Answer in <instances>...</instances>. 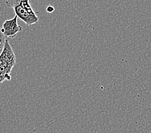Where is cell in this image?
Instances as JSON below:
<instances>
[{
	"label": "cell",
	"mask_w": 151,
	"mask_h": 133,
	"mask_svg": "<svg viewBox=\"0 0 151 133\" xmlns=\"http://www.w3.org/2000/svg\"><path fill=\"white\" fill-rule=\"evenodd\" d=\"M2 34L6 38H14L16 35L22 31V27L17 24V17L14 16L12 19L6 20L0 28Z\"/></svg>",
	"instance_id": "3"
},
{
	"label": "cell",
	"mask_w": 151,
	"mask_h": 133,
	"mask_svg": "<svg viewBox=\"0 0 151 133\" xmlns=\"http://www.w3.org/2000/svg\"><path fill=\"white\" fill-rule=\"evenodd\" d=\"M16 60L12 46L6 39L3 51L0 54V84L5 80H11L10 73L15 66Z\"/></svg>",
	"instance_id": "1"
},
{
	"label": "cell",
	"mask_w": 151,
	"mask_h": 133,
	"mask_svg": "<svg viewBox=\"0 0 151 133\" xmlns=\"http://www.w3.org/2000/svg\"><path fill=\"white\" fill-rule=\"evenodd\" d=\"M5 3L7 6L11 9L16 6L24 9H32L30 0H6Z\"/></svg>",
	"instance_id": "4"
},
{
	"label": "cell",
	"mask_w": 151,
	"mask_h": 133,
	"mask_svg": "<svg viewBox=\"0 0 151 133\" xmlns=\"http://www.w3.org/2000/svg\"><path fill=\"white\" fill-rule=\"evenodd\" d=\"M6 39V38L2 34V33L1 32V30H0V54H1V53L3 51Z\"/></svg>",
	"instance_id": "5"
},
{
	"label": "cell",
	"mask_w": 151,
	"mask_h": 133,
	"mask_svg": "<svg viewBox=\"0 0 151 133\" xmlns=\"http://www.w3.org/2000/svg\"><path fill=\"white\" fill-rule=\"evenodd\" d=\"M46 11H47V12L48 13H52L54 12L55 10V8L53 6H51V5H49L47 7H46Z\"/></svg>",
	"instance_id": "6"
},
{
	"label": "cell",
	"mask_w": 151,
	"mask_h": 133,
	"mask_svg": "<svg viewBox=\"0 0 151 133\" xmlns=\"http://www.w3.org/2000/svg\"><path fill=\"white\" fill-rule=\"evenodd\" d=\"M17 18L23 21L27 26H31L39 22V18L33 9H24L21 7H14L12 9Z\"/></svg>",
	"instance_id": "2"
}]
</instances>
